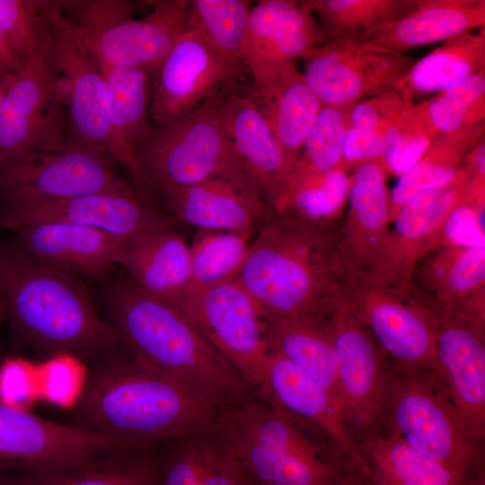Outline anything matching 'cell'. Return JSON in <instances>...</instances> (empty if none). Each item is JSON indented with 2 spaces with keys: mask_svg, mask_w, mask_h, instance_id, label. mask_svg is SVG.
<instances>
[{
  "mask_svg": "<svg viewBox=\"0 0 485 485\" xmlns=\"http://www.w3.org/2000/svg\"><path fill=\"white\" fill-rule=\"evenodd\" d=\"M124 266L136 287L161 299L190 283V247L174 230L146 233L128 240Z\"/></svg>",
  "mask_w": 485,
  "mask_h": 485,
  "instance_id": "cell-33",
  "label": "cell"
},
{
  "mask_svg": "<svg viewBox=\"0 0 485 485\" xmlns=\"http://www.w3.org/2000/svg\"><path fill=\"white\" fill-rule=\"evenodd\" d=\"M326 42L306 1L262 0L251 8L242 62L251 75L286 65Z\"/></svg>",
  "mask_w": 485,
  "mask_h": 485,
  "instance_id": "cell-22",
  "label": "cell"
},
{
  "mask_svg": "<svg viewBox=\"0 0 485 485\" xmlns=\"http://www.w3.org/2000/svg\"><path fill=\"white\" fill-rule=\"evenodd\" d=\"M172 217L201 229L242 232L271 208L253 190L213 178L164 197Z\"/></svg>",
  "mask_w": 485,
  "mask_h": 485,
  "instance_id": "cell-29",
  "label": "cell"
},
{
  "mask_svg": "<svg viewBox=\"0 0 485 485\" xmlns=\"http://www.w3.org/2000/svg\"><path fill=\"white\" fill-rule=\"evenodd\" d=\"M251 230L207 233L190 247V283L211 286L235 279L251 242Z\"/></svg>",
  "mask_w": 485,
  "mask_h": 485,
  "instance_id": "cell-41",
  "label": "cell"
},
{
  "mask_svg": "<svg viewBox=\"0 0 485 485\" xmlns=\"http://www.w3.org/2000/svg\"><path fill=\"white\" fill-rule=\"evenodd\" d=\"M485 72V30L458 36L414 62L394 90L408 103Z\"/></svg>",
  "mask_w": 485,
  "mask_h": 485,
  "instance_id": "cell-32",
  "label": "cell"
},
{
  "mask_svg": "<svg viewBox=\"0 0 485 485\" xmlns=\"http://www.w3.org/2000/svg\"><path fill=\"white\" fill-rule=\"evenodd\" d=\"M15 76L16 75L7 78H0V108L2 106L6 92Z\"/></svg>",
  "mask_w": 485,
  "mask_h": 485,
  "instance_id": "cell-53",
  "label": "cell"
},
{
  "mask_svg": "<svg viewBox=\"0 0 485 485\" xmlns=\"http://www.w3.org/2000/svg\"><path fill=\"white\" fill-rule=\"evenodd\" d=\"M47 64H29L8 88L0 108V165L26 154L75 141Z\"/></svg>",
  "mask_w": 485,
  "mask_h": 485,
  "instance_id": "cell-18",
  "label": "cell"
},
{
  "mask_svg": "<svg viewBox=\"0 0 485 485\" xmlns=\"http://www.w3.org/2000/svg\"><path fill=\"white\" fill-rule=\"evenodd\" d=\"M25 364L7 359L0 366V402L18 408L27 402L30 392Z\"/></svg>",
  "mask_w": 485,
  "mask_h": 485,
  "instance_id": "cell-49",
  "label": "cell"
},
{
  "mask_svg": "<svg viewBox=\"0 0 485 485\" xmlns=\"http://www.w3.org/2000/svg\"><path fill=\"white\" fill-rule=\"evenodd\" d=\"M473 201L467 175L413 196L398 212L379 257L366 272L382 284L411 294L413 270L440 244L447 216L457 206Z\"/></svg>",
  "mask_w": 485,
  "mask_h": 485,
  "instance_id": "cell-17",
  "label": "cell"
},
{
  "mask_svg": "<svg viewBox=\"0 0 485 485\" xmlns=\"http://www.w3.org/2000/svg\"><path fill=\"white\" fill-rule=\"evenodd\" d=\"M385 132L348 128L345 136L341 167L347 172L367 163H376L383 154Z\"/></svg>",
  "mask_w": 485,
  "mask_h": 485,
  "instance_id": "cell-48",
  "label": "cell"
},
{
  "mask_svg": "<svg viewBox=\"0 0 485 485\" xmlns=\"http://www.w3.org/2000/svg\"><path fill=\"white\" fill-rule=\"evenodd\" d=\"M15 240L34 258L57 270L104 278L125 264L127 240L69 222H44L12 229Z\"/></svg>",
  "mask_w": 485,
  "mask_h": 485,
  "instance_id": "cell-23",
  "label": "cell"
},
{
  "mask_svg": "<svg viewBox=\"0 0 485 485\" xmlns=\"http://www.w3.org/2000/svg\"><path fill=\"white\" fill-rule=\"evenodd\" d=\"M341 289L345 304L369 329L390 359L439 374L435 316L419 299L361 270H344Z\"/></svg>",
  "mask_w": 485,
  "mask_h": 485,
  "instance_id": "cell-11",
  "label": "cell"
},
{
  "mask_svg": "<svg viewBox=\"0 0 485 485\" xmlns=\"http://www.w3.org/2000/svg\"><path fill=\"white\" fill-rule=\"evenodd\" d=\"M350 186L351 175L342 167L320 172L297 158L271 209L318 223H335L348 204Z\"/></svg>",
  "mask_w": 485,
  "mask_h": 485,
  "instance_id": "cell-36",
  "label": "cell"
},
{
  "mask_svg": "<svg viewBox=\"0 0 485 485\" xmlns=\"http://www.w3.org/2000/svg\"><path fill=\"white\" fill-rule=\"evenodd\" d=\"M326 36V41L357 39L381 27L416 4L417 0H305Z\"/></svg>",
  "mask_w": 485,
  "mask_h": 485,
  "instance_id": "cell-38",
  "label": "cell"
},
{
  "mask_svg": "<svg viewBox=\"0 0 485 485\" xmlns=\"http://www.w3.org/2000/svg\"><path fill=\"white\" fill-rule=\"evenodd\" d=\"M0 485H11L7 481L0 479Z\"/></svg>",
  "mask_w": 485,
  "mask_h": 485,
  "instance_id": "cell-57",
  "label": "cell"
},
{
  "mask_svg": "<svg viewBox=\"0 0 485 485\" xmlns=\"http://www.w3.org/2000/svg\"><path fill=\"white\" fill-rule=\"evenodd\" d=\"M249 96L269 121L291 170L322 103L295 65L251 75Z\"/></svg>",
  "mask_w": 485,
  "mask_h": 485,
  "instance_id": "cell-26",
  "label": "cell"
},
{
  "mask_svg": "<svg viewBox=\"0 0 485 485\" xmlns=\"http://www.w3.org/2000/svg\"><path fill=\"white\" fill-rule=\"evenodd\" d=\"M406 104L394 89L359 101L349 107L348 128L369 132H386Z\"/></svg>",
  "mask_w": 485,
  "mask_h": 485,
  "instance_id": "cell-46",
  "label": "cell"
},
{
  "mask_svg": "<svg viewBox=\"0 0 485 485\" xmlns=\"http://www.w3.org/2000/svg\"><path fill=\"white\" fill-rule=\"evenodd\" d=\"M150 3L152 11L136 19V4L129 1H57L63 15L82 32L101 68L141 67L156 74L188 29L189 1Z\"/></svg>",
  "mask_w": 485,
  "mask_h": 485,
  "instance_id": "cell-7",
  "label": "cell"
},
{
  "mask_svg": "<svg viewBox=\"0 0 485 485\" xmlns=\"http://www.w3.org/2000/svg\"><path fill=\"white\" fill-rule=\"evenodd\" d=\"M137 448L128 441L43 419L0 402V472H40Z\"/></svg>",
  "mask_w": 485,
  "mask_h": 485,
  "instance_id": "cell-15",
  "label": "cell"
},
{
  "mask_svg": "<svg viewBox=\"0 0 485 485\" xmlns=\"http://www.w3.org/2000/svg\"><path fill=\"white\" fill-rule=\"evenodd\" d=\"M0 227L69 222L130 240L140 234L174 230L173 217L145 199L135 189L88 194L61 200L0 202Z\"/></svg>",
  "mask_w": 485,
  "mask_h": 485,
  "instance_id": "cell-16",
  "label": "cell"
},
{
  "mask_svg": "<svg viewBox=\"0 0 485 485\" xmlns=\"http://www.w3.org/2000/svg\"><path fill=\"white\" fill-rule=\"evenodd\" d=\"M411 283V295L431 312L485 319V248L438 245L417 263Z\"/></svg>",
  "mask_w": 485,
  "mask_h": 485,
  "instance_id": "cell-24",
  "label": "cell"
},
{
  "mask_svg": "<svg viewBox=\"0 0 485 485\" xmlns=\"http://www.w3.org/2000/svg\"><path fill=\"white\" fill-rule=\"evenodd\" d=\"M12 76H14V75H12L6 73L0 66V78H7V77H12Z\"/></svg>",
  "mask_w": 485,
  "mask_h": 485,
  "instance_id": "cell-56",
  "label": "cell"
},
{
  "mask_svg": "<svg viewBox=\"0 0 485 485\" xmlns=\"http://www.w3.org/2000/svg\"><path fill=\"white\" fill-rule=\"evenodd\" d=\"M251 8L247 0H190L187 25L220 54L241 63Z\"/></svg>",
  "mask_w": 485,
  "mask_h": 485,
  "instance_id": "cell-39",
  "label": "cell"
},
{
  "mask_svg": "<svg viewBox=\"0 0 485 485\" xmlns=\"http://www.w3.org/2000/svg\"><path fill=\"white\" fill-rule=\"evenodd\" d=\"M243 472L260 485H341L348 453L273 402L253 399L220 419Z\"/></svg>",
  "mask_w": 485,
  "mask_h": 485,
  "instance_id": "cell-5",
  "label": "cell"
},
{
  "mask_svg": "<svg viewBox=\"0 0 485 485\" xmlns=\"http://www.w3.org/2000/svg\"><path fill=\"white\" fill-rule=\"evenodd\" d=\"M269 402L316 426L348 454L355 450L340 403L292 362L272 349H269Z\"/></svg>",
  "mask_w": 485,
  "mask_h": 485,
  "instance_id": "cell-30",
  "label": "cell"
},
{
  "mask_svg": "<svg viewBox=\"0 0 485 485\" xmlns=\"http://www.w3.org/2000/svg\"><path fill=\"white\" fill-rule=\"evenodd\" d=\"M163 485H198L227 443L221 425L173 440Z\"/></svg>",
  "mask_w": 485,
  "mask_h": 485,
  "instance_id": "cell-44",
  "label": "cell"
},
{
  "mask_svg": "<svg viewBox=\"0 0 485 485\" xmlns=\"http://www.w3.org/2000/svg\"><path fill=\"white\" fill-rule=\"evenodd\" d=\"M5 317H7V308L4 295L0 289V322L3 321V319H4Z\"/></svg>",
  "mask_w": 485,
  "mask_h": 485,
  "instance_id": "cell-54",
  "label": "cell"
},
{
  "mask_svg": "<svg viewBox=\"0 0 485 485\" xmlns=\"http://www.w3.org/2000/svg\"><path fill=\"white\" fill-rule=\"evenodd\" d=\"M481 204H485V199L457 206L444 224L439 245L485 248V228L480 225L476 213Z\"/></svg>",
  "mask_w": 485,
  "mask_h": 485,
  "instance_id": "cell-47",
  "label": "cell"
},
{
  "mask_svg": "<svg viewBox=\"0 0 485 485\" xmlns=\"http://www.w3.org/2000/svg\"><path fill=\"white\" fill-rule=\"evenodd\" d=\"M111 327L139 362L174 381L220 417L256 398L230 361L170 304L132 281L110 284Z\"/></svg>",
  "mask_w": 485,
  "mask_h": 485,
  "instance_id": "cell-3",
  "label": "cell"
},
{
  "mask_svg": "<svg viewBox=\"0 0 485 485\" xmlns=\"http://www.w3.org/2000/svg\"><path fill=\"white\" fill-rule=\"evenodd\" d=\"M484 0H417L397 19L356 40L398 52L484 28Z\"/></svg>",
  "mask_w": 485,
  "mask_h": 485,
  "instance_id": "cell-28",
  "label": "cell"
},
{
  "mask_svg": "<svg viewBox=\"0 0 485 485\" xmlns=\"http://www.w3.org/2000/svg\"><path fill=\"white\" fill-rule=\"evenodd\" d=\"M439 374L456 405L483 440L485 433V319L454 310L431 312Z\"/></svg>",
  "mask_w": 485,
  "mask_h": 485,
  "instance_id": "cell-20",
  "label": "cell"
},
{
  "mask_svg": "<svg viewBox=\"0 0 485 485\" xmlns=\"http://www.w3.org/2000/svg\"><path fill=\"white\" fill-rule=\"evenodd\" d=\"M0 66L9 75H20L24 64L0 27Z\"/></svg>",
  "mask_w": 485,
  "mask_h": 485,
  "instance_id": "cell-52",
  "label": "cell"
},
{
  "mask_svg": "<svg viewBox=\"0 0 485 485\" xmlns=\"http://www.w3.org/2000/svg\"><path fill=\"white\" fill-rule=\"evenodd\" d=\"M355 449L380 485H468L384 427L363 437Z\"/></svg>",
  "mask_w": 485,
  "mask_h": 485,
  "instance_id": "cell-34",
  "label": "cell"
},
{
  "mask_svg": "<svg viewBox=\"0 0 485 485\" xmlns=\"http://www.w3.org/2000/svg\"><path fill=\"white\" fill-rule=\"evenodd\" d=\"M0 289L13 331L39 354L97 363L121 353L120 337L98 317L78 277L42 263L16 240L0 242Z\"/></svg>",
  "mask_w": 485,
  "mask_h": 485,
  "instance_id": "cell-2",
  "label": "cell"
},
{
  "mask_svg": "<svg viewBox=\"0 0 485 485\" xmlns=\"http://www.w3.org/2000/svg\"><path fill=\"white\" fill-rule=\"evenodd\" d=\"M101 69L110 92L108 155L126 169L135 190L153 203L154 195L139 159L154 128L149 121L150 74L141 67Z\"/></svg>",
  "mask_w": 485,
  "mask_h": 485,
  "instance_id": "cell-25",
  "label": "cell"
},
{
  "mask_svg": "<svg viewBox=\"0 0 485 485\" xmlns=\"http://www.w3.org/2000/svg\"><path fill=\"white\" fill-rule=\"evenodd\" d=\"M75 427L151 447L220 425V415L122 352L97 362L75 405Z\"/></svg>",
  "mask_w": 485,
  "mask_h": 485,
  "instance_id": "cell-4",
  "label": "cell"
},
{
  "mask_svg": "<svg viewBox=\"0 0 485 485\" xmlns=\"http://www.w3.org/2000/svg\"><path fill=\"white\" fill-rule=\"evenodd\" d=\"M436 137L417 105L406 104L386 129L383 154L376 163L385 174L400 177L421 159Z\"/></svg>",
  "mask_w": 485,
  "mask_h": 485,
  "instance_id": "cell-43",
  "label": "cell"
},
{
  "mask_svg": "<svg viewBox=\"0 0 485 485\" xmlns=\"http://www.w3.org/2000/svg\"><path fill=\"white\" fill-rule=\"evenodd\" d=\"M242 485H260L256 481H254L251 478H250L247 474L244 472L243 480Z\"/></svg>",
  "mask_w": 485,
  "mask_h": 485,
  "instance_id": "cell-55",
  "label": "cell"
},
{
  "mask_svg": "<svg viewBox=\"0 0 485 485\" xmlns=\"http://www.w3.org/2000/svg\"><path fill=\"white\" fill-rule=\"evenodd\" d=\"M327 318L345 424L356 447L384 422L390 395L389 357L345 303Z\"/></svg>",
  "mask_w": 485,
  "mask_h": 485,
  "instance_id": "cell-12",
  "label": "cell"
},
{
  "mask_svg": "<svg viewBox=\"0 0 485 485\" xmlns=\"http://www.w3.org/2000/svg\"><path fill=\"white\" fill-rule=\"evenodd\" d=\"M235 280L268 323L296 315L328 316L344 304L340 228L271 209Z\"/></svg>",
  "mask_w": 485,
  "mask_h": 485,
  "instance_id": "cell-1",
  "label": "cell"
},
{
  "mask_svg": "<svg viewBox=\"0 0 485 485\" xmlns=\"http://www.w3.org/2000/svg\"><path fill=\"white\" fill-rule=\"evenodd\" d=\"M390 395L381 427L412 449L468 483L479 463L481 439L434 369L410 367L389 358Z\"/></svg>",
  "mask_w": 485,
  "mask_h": 485,
  "instance_id": "cell-6",
  "label": "cell"
},
{
  "mask_svg": "<svg viewBox=\"0 0 485 485\" xmlns=\"http://www.w3.org/2000/svg\"><path fill=\"white\" fill-rule=\"evenodd\" d=\"M50 35L48 67L55 92L66 107L78 143L103 154L110 144V92L99 63L80 30L61 13L57 1H42Z\"/></svg>",
  "mask_w": 485,
  "mask_h": 485,
  "instance_id": "cell-10",
  "label": "cell"
},
{
  "mask_svg": "<svg viewBox=\"0 0 485 485\" xmlns=\"http://www.w3.org/2000/svg\"><path fill=\"white\" fill-rule=\"evenodd\" d=\"M302 59L308 86L323 105L336 107L393 90L414 63L404 52L356 39L326 41Z\"/></svg>",
  "mask_w": 485,
  "mask_h": 485,
  "instance_id": "cell-14",
  "label": "cell"
},
{
  "mask_svg": "<svg viewBox=\"0 0 485 485\" xmlns=\"http://www.w3.org/2000/svg\"><path fill=\"white\" fill-rule=\"evenodd\" d=\"M240 63L216 51L187 29L156 72L150 115L155 125L176 119L200 105L236 77Z\"/></svg>",
  "mask_w": 485,
  "mask_h": 485,
  "instance_id": "cell-19",
  "label": "cell"
},
{
  "mask_svg": "<svg viewBox=\"0 0 485 485\" xmlns=\"http://www.w3.org/2000/svg\"><path fill=\"white\" fill-rule=\"evenodd\" d=\"M139 159L154 195L164 198L177 190L213 178L259 193L246 165L216 119L209 97L189 113L155 125L139 152Z\"/></svg>",
  "mask_w": 485,
  "mask_h": 485,
  "instance_id": "cell-8",
  "label": "cell"
},
{
  "mask_svg": "<svg viewBox=\"0 0 485 485\" xmlns=\"http://www.w3.org/2000/svg\"><path fill=\"white\" fill-rule=\"evenodd\" d=\"M163 300L230 361L256 398L270 401L268 322L235 279L211 286L190 283Z\"/></svg>",
  "mask_w": 485,
  "mask_h": 485,
  "instance_id": "cell-9",
  "label": "cell"
},
{
  "mask_svg": "<svg viewBox=\"0 0 485 485\" xmlns=\"http://www.w3.org/2000/svg\"><path fill=\"white\" fill-rule=\"evenodd\" d=\"M209 100L259 193L271 208L290 169L269 121L254 101L236 93L231 84L210 95Z\"/></svg>",
  "mask_w": 485,
  "mask_h": 485,
  "instance_id": "cell-21",
  "label": "cell"
},
{
  "mask_svg": "<svg viewBox=\"0 0 485 485\" xmlns=\"http://www.w3.org/2000/svg\"><path fill=\"white\" fill-rule=\"evenodd\" d=\"M267 341L269 349L292 362L329 392L342 407L336 355L327 316L296 314L269 322Z\"/></svg>",
  "mask_w": 485,
  "mask_h": 485,
  "instance_id": "cell-31",
  "label": "cell"
},
{
  "mask_svg": "<svg viewBox=\"0 0 485 485\" xmlns=\"http://www.w3.org/2000/svg\"><path fill=\"white\" fill-rule=\"evenodd\" d=\"M134 187L119 178L106 155L74 141L0 165V202L61 200Z\"/></svg>",
  "mask_w": 485,
  "mask_h": 485,
  "instance_id": "cell-13",
  "label": "cell"
},
{
  "mask_svg": "<svg viewBox=\"0 0 485 485\" xmlns=\"http://www.w3.org/2000/svg\"><path fill=\"white\" fill-rule=\"evenodd\" d=\"M350 106L322 105L302 146L301 163L320 172L341 167Z\"/></svg>",
  "mask_w": 485,
  "mask_h": 485,
  "instance_id": "cell-45",
  "label": "cell"
},
{
  "mask_svg": "<svg viewBox=\"0 0 485 485\" xmlns=\"http://www.w3.org/2000/svg\"><path fill=\"white\" fill-rule=\"evenodd\" d=\"M415 104L436 137L483 127L485 72Z\"/></svg>",
  "mask_w": 485,
  "mask_h": 485,
  "instance_id": "cell-40",
  "label": "cell"
},
{
  "mask_svg": "<svg viewBox=\"0 0 485 485\" xmlns=\"http://www.w3.org/2000/svg\"><path fill=\"white\" fill-rule=\"evenodd\" d=\"M341 485H380L369 473L355 450L345 463Z\"/></svg>",
  "mask_w": 485,
  "mask_h": 485,
  "instance_id": "cell-51",
  "label": "cell"
},
{
  "mask_svg": "<svg viewBox=\"0 0 485 485\" xmlns=\"http://www.w3.org/2000/svg\"><path fill=\"white\" fill-rule=\"evenodd\" d=\"M150 448V447H146ZM135 448L56 469L30 472L12 485H159L154 466Z\"/></svg>",
  "mask_w": 485,
  "mask_h": 485,
  "instance_id": "cell-37",
  "label": "cell"
},
{
  "mask_svg": "<svg viewBox=\"0 0 485 485\" xmlns=\"http://www.w3.org/2000/svg\"><path fill=\"white\" fill-rule=\"evenodd\" d=\"M243 476V469L227 438L216 463L198 485H242Z\"/></svg>",
  "mask_w": 485,
  "mask_h": 485,
  "instance_id": "cell-50",
  "label": "cell"
},
{
  "mask_svg": "<svg viewBox=\"0 0 485 485\" xmlns=\"http://www.w3.org/2000/svg\"><path fill=\"white\" fill-rule=\"evenodd\" d=\"M0 27L24 66L47 64L50 35L42 0H0Z\"/></svg>",
  "mask_w": 485,
  "mask_h": 485,
  "instance_id": "cell-42",
  "label": "cell"
},
{
  "mask_svg": "<svg viewBox=\"0 0 485 485\" xmlns=\"http://www.w3.org/2000/svg\"><path fill=\"white\" fill-rule=\"evenodd\" d=\"M386 174L376 163L354 170L348 213L340 228L344 270L368 271L379 257L390 232V197Z\"/></svg>",
  "mask_w": 485,
  "mask_h": 485,
  "instance_id": "cell-27",
  "label": "cell"
},
{
  "mask_svg": "<svg viewBox=\"0 0 485 485\" xmlns=\"http://www.w3.org/2000/svg\"><path fill=\"white\" fill-rule=\"evenodd\" d=\"M484 137V126L437 136L421 159L400 176L390 197V223L402 206L419 192L451 185L466 176L462 164L470 150Z\"/></svg>",
  "mask_w": 485,
  "mask_h": 485,
  "instance_id": "cell-35",
  "label": "cell"
}]
</instances>
